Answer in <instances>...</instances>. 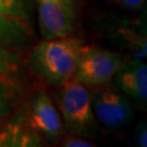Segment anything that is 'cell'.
<instances>
[{
	"label": "cell",
	"mask_w": 147,
	"mask_h": 147,
	"mask_svg": "<svg viewBox=\"0 0 147 147\" xmlns=\"http://www.w3.org/2000/svg\"><path fill=\"white\" fill-rule=\"evenodd\" d=\"M26 120L42 139L52 144L57 142L63 135L60 114L52 98L43 90L37 91L32 96L28 105V117Z\"/></svg>",
	"instance_id": "52a82bcc"
},
{
	"label": "cell",
	"mask_w": 147,
	"mask_h": 147,
	"mask_svg": "<svg viewBox=\"0 0 147 147\" xmlns=\"http://www.w3.org/2000/svg\"><path fill=\"white\" fill-rule=\"evenodd\" d=\"M121 63L118 53L94 45H82L74 80L92 88L105 86L114 79Z\"/></svg>",
	"instance_id": "277c9868"
},
{
	"label": "cell",
	"mask_w": 147,
	"mask_h": 147,
	"mask_svg": "<svg viewBox=\"0 0 147 147\" xmlns=\"http://www.w3.org/2000/svg\"><path fill=\"white\" fill-rule=\"evenodd\" d=\"M141 7H142V10H141L139 21H137V25H136V31L141 32V33H147V0Z\"/></svg>",
	"instance_id": "2e32d148"
},
{
	"label": "cell",
	"mask_w": 147,
	"mask_h": 147,
	"mask_svg": "<svg viewBox=\"0 0 147 147\" xmlns=\"http://www.w3.org/2000/svg\"><path fill=\"white\" fill-rule=\"evenodd\" d=\"M13 105V88L5 80V77L0 76V125L5 121L10 114Z\"/></svg>",
	"instance_id": "8fae6325"
},
{
	"label": "cell",
	"mask_w": 147,
	"mask_h": 147,
	"mask_svg": "<svg viewBox=\"0 0 147 147\" xmlns=\"http://www.w3.org/2000/svg\"><path fill=\"white\" fill-rule=\"evenodd\" d=\"M93 113L100 125L117 131L123 130L134 120V108L125 94L114 90H102L92 97Z\"/></svg>",
	"instance_id": "8992f818"
},
{
	"label": "cell",
	"mask_w": 147,
	"mask_h": 147,
	"mask_svg": "<svg viewBox=\"0 0 147 147\" xmlns=\"http://www.w3.org/2000/svg\"><path fill=\"white\" fill-rule=\"evenodd\" d=\"M114 81L123 94L141 110H147V61L121 63Z\"/></svg>",
	"instance_id": "ba28073f"
},
{
	"label": "cell",
	"mask_w": 147,
	"mask_h": 147,
	"mask_svg": "<svg viewBox=\"0 0 147 147\" xmlns=\"http://www.w3.org/2000/svg\"><path fill=\"white\" fill-rule=\"evenodd\" d=\"M118 33L130 47H132V49L136 50L141 58L147 59V33H141L136 30H130L124 26L119 28Z\"/></svg>",
	"instance_id": "30bf717a"
},
{
	"label": "cell",
	"mask_w": 147,
	"mask_h": 147,
	"mask_svg": "<svg viewBox=\"0 0 147 147\" xmlns=\"http://www.w3.org/2000/svg\"><path fill=\"white\" fill-rule=\"evenodd\" d=\"M110 1L123 9H126V10L131 11V10L141 9V6L145 4L146 0H110Z\"/></svg>",
	"instance_id": "9a60e30c"
},
{
	"label": "cell",
	"mask_w": 147,
	"mask_h": 147,
	"mask_svg": "<svg viewBox=\"0 0 147 147\" xmlns=\"http://www.w3.org/2000/svg\"><path fill=\"white\" fill-rule=\"evenodd\" d=\"M82 45L72 36L43 39L32 49L28 64L45 84L60 87L74 77Z\"/></svg>",
	"instance_id": "6da1fadb"
},
{
	"label": "cell",
	"mask_w": 147,
	"mask_h": 147,
	"mask_svg": "<svg viewBox=\"0 0 147 147\" xmlns=\"http://www.w3.org/2000/svg\"><path fill=\"white\" fill-rule=\"evenodd\" d=\"M61 145L66 147H92V146H94L93 142L87 140L86 137L72 135V134L69 137H66V139H64Z\"/></svg>",
	"instance_id": "5bb4252c"
},
{
	"label": "cell",
	"mask_w": 147,
	"mask_h": 147,
	"mask_svg": "<svg viewBox=\"0 0 147 147\" xmlns=\"http://www.w3.org/2000/svg\"><path fill=\"white\" fill-rule=\"evenodd\" d=\"M43 139L31 127L27 120H13L0 131V146L28 147L42 146Z\"/></svg>",
	"instance_id": "9c48e42d"
},
{
	"label": "cell",
	"mask_w": 147,
	"mask_h": 147,
	"mask_svg": "<svg viewBox=\"0 0 147 147\" xmlns=\"http://www.w3.org/2000/svg\"><path fill=\"white\" fill-rule=\"evenodd\" d=\"M59 88L58 104L67 131L86 139L93 137L97 120L92 107V96L87 87L71 79Z\"/></svg>",
	"instance_id": "7a4b0ae2"
},
{
	"label": "cell",
	"mask_w": 147,
	"mask_h": 147,
	"mask_svg": "<svg viewBox=\"0 0 147 147\" xmlns=\"http://www.w3.org/2000/svg\"><path fill=\"white\" fill-rule=\"evenodd\" d=\"M20 65L18 55L11 48L0 45V76L6 77L15 74Z\"/></svg>",
	"instance_id": "7c38bea8"
},
{
	"label": "cell",
	"mask_w": 147,
	"mask_h": 147,
	"mask_svg": "<svg viewBox=\"0 0 147 147\" xmlns=\"http://www.w3.org/2000/svg\"><path fill=\"white\" fill-rule=\"evenodd\" d=\"M34 42V0H0V45L13 49Z\"/></svg>",
	"instance_id": "3957f363"
},
{
	"label": "cell",
	"mask_w": 147,
	"mask_h": 147,
	"mask_svg": "<svg viewBox=\"0 0 147 147\" xmlns=\"http://www.w3.org/2000/svg\"><path fill=\"white\" fill-rule=\"evenodd\" d=\"M131 142L137 147H147V118L135 127L131 136Z\"/></svg>",
	"instance_id": "4fadbf2b"
},
{
	"label": "cell",
	"mask_w": 147,
	"mask_h": 147,
	"mask_svg": "<svg viewBox=\"0 0 147 147\" xmlns=\"http://www.w3.org/2000/svg\"><path fill=\"white\" fill-rule=\"evenodd\" d=\"M37 25L43 39L71 36L75 30V0H34Z\"/></svg>",
	"instance_id": "5b68a950"
}]
</instances>
